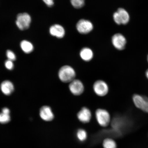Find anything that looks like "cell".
I'll list each match as a JSON object with an SVG mask.
<instances>
[{
	"label": "cell",
	"instance_id": "obj_1",
	"mask_svg": "<svg viewBox=\"0 0 148 148\" xmlns=\"http://www.w3.org/2000/svg\"><path fill=\"white\" fill-rule=\"evenodd\" d=\"M58 75L62 82L69 83L76 79V72L72 66L66 65L62 66L59 70Z\"/></svg>",
	"mask_w": 148,
	"mask_h": 148
},
{
	"label": "cell",
	"instance_id": "obj_2",
	"mask_svg": "<svg viewBox=\"0 0 148 148\" xmlns=\"http://www.w3.org/2000/svg\"><path fill=\"white\" fill-rule=\"evenodd\" d=\"M96 119L97 123L101 126L106 127L111 122V116L110 112L105 109L99 108L95 112Z\"/></svg>",
	"mask_w": 148,
	"mask_h": 148
},
{
	"label": "cell",
	"instance_id": "obj_3",
	"mask_svg": "<svg viewBox=\"0 0 148 148\" xmlns=\"http://www.w3.org/2000/svg\"><path fill=\"white\" fill-rule=\"evenodd\" d=\"M93 91L98 97H104L108 94L109 86L105 81L98 79L94 82L92 86Z\"/></svg>",
	"mask_w": 148,
	"mask_h": 148
},
{
	"label": "cell",
	"instance_id": "obj_4",
	"mask_svg": "<svg viewBox=\"0 0 148 148\" xmlns=\"http://www.w3.org/2000/svg\"><path fill=\"white\" fill-rule=\"evenodd\" d=\"M31 21V16L27 13L18 14L16 18V24L21 30L29 28Z\"/></svg>",
	"mask_w": 148,
	"mask_h": 148
},
{
	"label": "cell",
	"instance_id": "obj_5",
	"mask_svg": "<svg viewBox=\"0 0 148 148\" xmlns=\"http://www.w3.org/2000/svg\"><path fill=\"white\" fill-rule=\"evenodd\" d=\"M113 18L117 25H126L130 20L129 14L124 9L119 8L113 14Z\"/></svg>",
	"mask_w": 148,
	"mask_h": 148
},
{
	"label": "cell",
	"instance_id": "obj_6",
	"mask_svg": "<svg viewBox=\"0 0 148 148\" xmlns=\"http://www.w3.org/2000/svg\"><path fill=\"white\" fill-rule=\"evenodd\" d=\"M69 89L73 95L79 96L82 95L84 92L85 87L82 81L75 79L69 83Z\"/></svg>",
	"mask_w": 148,
	"mask_h": 148
},
{
	"label": "cell",
	"instance_id": "obj_7",
	"mask_svg": "<svg viewBox=\"0 0 148 148\" xmlns=\"http://www.w3.org/2000/svg\"><path fill=\"white\" fill-rule=\"evenodd\" d=\"M132 99L137 108L148 113V97L136 94L133 96Z\"/></svg>",
	"mask_w": 148,
	"mask_h": 148
},
{
	"label": "cell",
	"instance_id": "obj_8",
	"mask_svg": "<svg viewBox=\"0 0 148 148\" xmlns=\"http://www.w3.org/2000/svg\"><path fill=\"white\" fill-rule=\"evenodd\" d=\"M77 31L82 34H86L91 32L93 26L91 22L88 20L81 19L77 22L76 25Z\"/></svg>",
	"mask_w": 148,
	"mask_h": 148
},
{
	"label": "cell",
	"instance_id": "obj_9",
	"mask_svg": "<svg viewBox=\"0 0 148 148\" xmlns=\"http://www.w3.org/2000/svg\"><path fill=\"white\" fill-rule=\"evenodd\" d=\"M77 119L83 123H87L90 121L92 118V113L90 109L86 107L81 108L77 114Z\"/></svg>",
	"mask_w": 148,
	"mask_h": 148
},
{
	"label": "cell",
	"instance_id": "obj_10",
	"mask_svg": "<svg viewBox=\"0 0 148 148\" xmlns=\"http://www.w3.org/2000/svg\"><path fill=\"white\" fill-rule=\"evenodd\" d=\"M112 42L116 49L122 50L124 49L127 41L124 36L120 33H117L112 36Z\"/></svg>",
	"mask_w": 148,
	"mask_h": 148
},
{
	"label": "cell",
	"instance_id": "obj_11",
	"mask_svg": "<svg viewBox=\"0 0 148 148\" xmlns=\"http://www.w3.org/2000/svg\"><path fill=\"white\" fill-rule=\"evenodd\" d=\"M40 117L44 121H49L54 119V116L51 108L49 106H44L40 109Z\"/></svg>",
	"mask_w": 148,
	"mask_h": 148
},
{
	"label": "cell",
	"instance_id": "obj_12",
	"mask_svg": "<svg viewBox=\"0 0 148 148\" xmlns=\"http://www.w3.org/2000/svg\"><path fill=\"white\" fill-rule=\"evenodd\" d=\"M127 123L126 120L124 118L118 116L114 118L112 123L114 130L120 134L121 130L124 128Z\"/></svg>",
	"mask_w": 148,
	"mask_h": 148
},
{
	"label": "cell",
	"instance_id": "obj_13",
	"mask_svg": "<svg viewBox=\"0 0 148 148\" xmlns=\"http://www.w3.org/2000/svg\"><path fill=\"white\" fill-rule=\"evenodd\" d=\"M49 32L51 36L60 38H63L65 33L64 28L58 24L52 26L50 28Z\"/></svg>",
	"mask_w": 148,
	"mask_h": 148
},
{
	"label": "cell",
	"instance_id": "obj_14",
	"mask_svg": "<svg viewBox=\"0 0 148 148\" xmlns=\"http://www.w3.org/2000/svg\"><path fill=\"white\" fill-rule=\"evenodd\" d=\"M1 91L5 95H9L12 94L14 90V86L10 81L6 80L1 83Z\"/></svg>",
	"mask_w": 148,
	"mask_h": 148
},
{
	"label": "cell",
	"instance_id": "obj_15",
	"mask_svg": "<svg viewBox=\"0 0 148 148\" xmlns=\"http://www.w3.org/2000/svg\"><path fill=\"white\" fill-rule=\"evenodd\" d=\"M79 55L83 60L88 62L93 58L94 53L91 49L85 47L81 49L79 53Z\"/></svg>",
	"mask_w": 148,
	"mask_h": 148
},
{
	"label": "cell",
	"instance_id": "obj_16",
	"mask_svg": "<svg viewBox=\"0 0 148 148\" xmlns=\"http://www.w3.org/2000/svg\"><path fill=\"white\" fill-rule=\"evenodd\" d=\"M20 47L24 52L29 53L32 52L34 49L32 44L27 40H24L20 43Z\"/></svg>",
	"mask_w": 148,
	"mask_h": 148
},
{
	"label": "cell",
	"instance_id": "obj_17",
	"mask_svg": "<svg viewBox=\"0 0 148 148\" xmlns=\"http://www.w3.org/2000/svg\"><path fill=\"white\" fill-rule=\"evenodd\" d=\"M77 137L79 141L84 142L88 138V134L85 129L80 128L77 130L76 133Z\"/></svg>",
	"mask_w": 148,
	"mask_h": 148
},
{
	"label": "cell",
	"instance_id": "obj_18",
	"mask_svg": "<svg viewBox=\"0 0 148 148\" xmlns=\"http://www.w3.org/2000/svg\"><path fill=\"white\" fill-rule=\"evenodd\" d=\"M103 148H117L116 142L110 138H106L103 140Z\"/></svg>",
	"mask_w": 148,
	"mask_h": 148
},
{
	"label": "cell",
	"instance_id": "obj_19",
	"mask_svg": "<svg viewBox=\"0 0 148 148\" xmlns=\"http://www.w3.org/2000/svg\"><path fill=\"white\" fill-rule=\"evenodd\" d=\"M73 6L76 8H82L84 5L85 0H70Z\"/></svg>",
	"mask_w": 148,
	"mask_h": 148
},
{
	"label": "cell",
	"instance_id": "obj_20",
	"mask_svg": "<svg viewBox=\"0 0 148 148\" xmlns=\"http://www.w3.org/2000/svg\"><path fill=\"white\" fill-rule=\"evenodd\" d=\"M10 120V117L9 114L3 113H0V123L5 124L8 123Z\"/></svg>",
	"mask_w": 148,
	"mask_h": 148
},
{
	"label": "cell",
	"instance_id": "obj_21",
	"mask_svg": "<svg viewBox=\"0 0 148 148\" xmlns=\"http://www.w3.org/2000/svg\"><path fill=\"white\" fill-rule=\"evenodd\" d=\"M6 56L8 60L13 61L16 60V56L14 53L12 51L8 50L6 52Z\"/></svg>",
	"mask_w": 148,
	"mask_h": 148
},
{
	"label": "cell",
	"instance_id": "obj_22",
	"mask_svg": "<svg viewBox=\"0 0 148 148\" xmlns=\"http://www.w3.org/2000/svg\"><path fill=\"white\" fill-rule=\"evenodd\" d=\"M5 66L7 69L9 70H12L14 67V64L12 61L9 60L5 61Z\"/></svg>",
	"mask_w": 148,
	"mask_h": 148
},
{
	"label": "cell",
	"instance_id": "obj_23",
	"mask_svg": "<svg viewBox=\"0 0 148 148\" xmlns=\"http://www.w3.org/2000/svg\"><path fill=\"white\" fill-rule=\"evenodd\" d=\"M45 4L49 7L53 6L54 4L53 0H42Z\"/></svg>",
	"mask_w": 148,
	"mask_h": 148
},
{
	"label": "cell",
	"instance_id": "obj_24",
	"mask_svg": "<svg viewBox=\"0 0 148 148\" xmlns=\"http://www.w3.org/2000/svg\"><path fill=\"white\" fill-rule=\"evenodd\" d=\"M2 112H3V113L5 114H9L10 112V110H9L8 108H3L2 110Z\"/></svg>",
	"mask_w": 148,
	"mask_h": 148
},
{
	"label": "cell",
	"instance_id": "obj_25",
	"mask_svg": "<svg viewBox=\"0 0 148 148\" xmlns=\"http://www.w3.org/2000/svg\"><path fill=\"white\" fill-rule=\"evenodd\" d=\"M145 74L146 77H147V78L148 79V69L147 70V71H146Z\"/></svg>",
	"mask_w": 148,
	"mask_h": 148
},
{
	"label": "cell",
	"instance_id": "obj_26",
	"mask_svg": "<svg viewBox=\"0 0 148 148\" xmlns=\"http://www.w3.org/2000/svg\"><path fill=\"white\" fill-rule=\"evenodd\" d=\"M147 60H148V56H147Z\"/></svg>",
	"mask_w": 148,
	"mask_h": 148
}]
</instances>
